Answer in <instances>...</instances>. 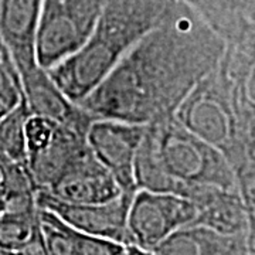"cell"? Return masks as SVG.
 Wrapping results in <instances>:
<instances>
[{
    "instance_id": "obj_1",
    "label": "cell",
    "mask_w": 255,
    "mask_h": 255,
    "mask_svg": "<svg viewBox=\"0 0 255 255\" xmlns=\"http://www.w3.org/2000/svg\"><path fill=\"white\" fill-rule=\"evenodd\" d=\"M224 46L187 4L169 0L159 24L78 105L97 119L139 125L170 118L217 65Z\"/></svg>"
},
{
    "instance_id": "obj_2",
    "label": "cell",
    "mask_w": 255,
    "mask_h": 255,
    "mask_svg": "<svg viewBox=\"0 0 255 255\" xmlns=\"http://www.w3.org/2000/svg\"><path fill=\"white\" fill-rule=\"evenodd\" d=\"M173 118L227 159L238 194L255 214V47L224 46Z\"/></svg>"
},
{
    "instance_id": "obj_3",
    "label": "cell",
    "mask_w": 255,
    "mask_h": 255,
    "mask_svg": "<svg viewBox=\"0 0 255 255\" xmlns=\"http://www.w3.org/2000/svg\"><path fill=\"white\" fill-rule=\"evenodd\" d=\"M133 176L137 190L172 193L184 199L193 186H216L238 193L227 159L173 117L146 125Z\"/></svg>"
},
{
    "instance_id": "obj_4",
    "label": "cell",
    "mask_w": 255,
    "mask_h": 255,
    "mask_svg": "<svg viewBox=\"0 0 255 255\" xmlns=\"http://www.w3.org/2000/svg\"><path fill=\"white\" fill-rule=\"evenodd\" d=\"M169 0H105L84 46L47 73L57 87L80 104L102 82L132 47L156 27Z\"/></svg>"
},
{
    "instance_id": "obj_5",
    "label": "cell",
    "mask_w": 255,
    "mask_h": 255,
    "mask_svg": "<svg viewBox=\"0 0 255 255\" xmlns=\"http://www.w3.org/2000/svg\"><path fill=\"white\" fill-rule=\"evenodd\" d=\"M105 0H43L37 20L34 55L48 71L77 53L91 36Z\"/></svg>"
},
{
    "instance_id": "obj_6",
    "label": "cell",
    "mask_w": 255,
    "mask_h": 255,
    "mask_svg": "<svg viewBox=\"0 0 255 255\" xmlns=\"http://www.w3.org/2000/svg\"><path fill=\"white\" fill-rule=\"evenodd\" d=\"M194 217V204L182 196L136 190L128 210L130 244L152 251L176 230L190 226Z\"/></svg>"
},
{
    "instance_id": "obj_7",
    "label": "cell",
    "mask_w": 255,
    "mask_h": 255,
    "mask_svg": "<svg viewBox=\"0 0 255 255\" xmlns=\"http://www.w3.org/2000/svg\"><path fill=\"white\" fill-rule=\"evenodd\" d=\"M146 125L118 119H95L85 135L94 156L112 174L122 193L135 194L133 164Z\"/></svg>"
},
{
    "instance_id": "obj_8",
    "label": "cell",
    "mask_w": 255,
    "mask_h": 255,
    "mask_svg": "<svg viewBox=\"0 0 255 255\" xmlns=\"http://www.w3.org/2000/svg\"><path fill=\"white\" fill-rule=\"evenodd\" d=\"M132 197L133 194L121 193L117 199L107 203L75 204L58 200L47 191L38 190L36 203L38 209L54 213L64 223L78 231L127 246L130 244L127 219Z\"/></svg>"
},
{
    "instance_id": "obj_9",
    "label": "cell",
    "mask_w": 255,
    "mask_h": 255,
    "mask_svg": "<svg viewBox=\"0 0 255 255\" xmlns=\"http://www.w3.org/2000/svg\"><path fill=\"white\" fill-rule=\"evenodd\" d=\"M23 101L30 115L43 117L58 125L87 135L95 117L64 94L46 70L36 65L31 71L20 77Z\"/></svg>"
},
{
    "instance_id": "obj_10",
    "label": "cell",
    "mask_w": 255,
    "mask_h": 255,
    "mask_svg": "<svg viewBox=\"0 0 255 255\" xmlns=\"http://www.w3.org/2000/svg\"><path fill=\"white\" fill-rule=\"evenodd\" d=\"M43 191L58 200L75 204L107 203L122 193L112 174L101 164L91 149L77 157L55 182Z\"/></svg>"
},
{
    "instance_id": "obj_11",
    "label": "cell",
    "mask_w": 255,
    "mask_h": 255,
    "mask_svg": "<svg viewBox=\"0 0 255 255\" xmlns=\"http://www.w3.org/2000/svg\"><path fill=\"white\" fill-rule=\"evenodd\" d=\"M196 207L190 226H201L221 234L254 236L255 214L250 213L237 191L216 186H193L186 197Z\"/></svg>"
},
{
    "instance_id": "obj_12",
    "label": "cell",
    "mask_w": 255,
    "mask_h": 255,
    "mask_svg": "<svg viewBox=\"0 0 255 255\" xmlns=\"http://www.w3.org/2000/svg\"><path fill=\"white\" fill-rule=\"evenodd\" d=\"M226 46L255 47V0H180Z\"/></svg>"
},
{
    "instance_id": "obj_13",
    "label": "cell",
    "mask_w": 255,
    "mask_h": 255,
    "mask_svg": "<svg viewBox=\"0 0 255 255\" xmlns=\"http://www.w3.org/2000/svg\"><path fill=\"white\" fill-rule=\"evenodd\" d=\"M43 0H0V37L20 77L37 65L34 37Z\"/></svg>"
},
{
    "instance_id": "obj_14",
    "label": "cell",
    "mask_w": 255,
    "mask_h": 255,
    "mask_svg": "<svg viewBox=\"0 0 255 255\" xmlns=\"http://www.w3.org/2000/svg\"><path fill=\"white\" fill-rule=\"evenodd\" d=\"M155 255H255L254 236L221 234L201 226H186L152 250Z\"/></svg>"
},
{
    "instance_id": "obj_15",
    "label": "cell",
    "mask_w": 255,
    "mask_h": 255,
    "mask_svg": "<svg viewBox=\"0 0 255 255\" xmlns=\"http://www.w3.org/2000/svg\"><path fill=\"white\" fill-rule=\"evenodd\" d=\"M88 149L84 135L57 124L51 136L43 145L27 152V169L37 191L47 190Z\"/></svg>"
},
{
    "instance_id": "obj_16",
    "label": "cell",
    "mask_w": 255,
    "mask_h": 255,
    "mask_svg": "<svg viewBox=\"0 0 255 255\" xmlns=\"http://www.w3.org/2000/svg\"><path fill=\"white\" fill-rule=\"evenodd\" d=\"M38 226L48 255H119L124 244L75 230L54 213L38 209Z\"/></svg>"
},
{
    "instance_id": "obj_17",
    "label": "cell",
    "mask_w": 255,
    "mask_h": 255,
    "mask_svg": "<svg viewBox=\"0 0 255 255\" xmlns=\"http://www.w3.org/2000/svg\"><path fill=\"white\" fill-rule=\"evenodd\" d=\"M30 115L24 101L0 117V153L27 166L24 124Z\"/></svg>"
},
{
    "instance_id": "obj_18",
    "label": "cell",
    "mask_w": 255,
    "mask_h": 255,
    "mask_svg": "<svg viewBox=\"0 0 255 255\" xmlns=\"http://www.w3.org/2000/svg\"><path fill=\"white\" fill-rule=\"evenodd\" d=\"M37 211L14 213L3 211L0 214V247L17 253L26 246L38 226Z\"/></svg>"
},
{
    "instance_id": "obj_19",
    "label": "cell",
    "mask_w": 255,
    "mask_h": 255,
    "mask_svg": "<svg viewBox=\"0 0 255 255\" xmlns=\"http://www.w3.org/2000/svg\"><path fill=\"white\" fill-rule=\"evenodd\" d=\"M23 101L21 80L9 48L0 37V105L4 110L16 107Z\"/></svg>"
},
{
    "instance_id": "obj_20",
    "label": "cell",
    "mask_w": 255,
    "mask_h": 255,
    "mask_svg": "<svg viewBox=\"0 0 255 255\" xmlns=\"http://www.w3.org/2000/svg\"><path fill=\"white\" fill-rule=\"evenodd\" d=\"M16 255H48L47 254L44 240L40 231V226H37L34 234L28 240V243L23 248H20Z\"/></svg>"
},
{
    "instance_id": "obj_21",
    "label": "cell",
    "mask_w": 255,
    "mask_h": 255,
    "mask_svg": "<svg viewBox=\"0 0 255 255\" xmlns=\"http://www.w3.org/2000/svg\"><path fill=\"white\" fill-rule=\"evenodd\" d=\"M119 255H155L152 251H147V250H143L140 247L135 246V244H127L124 246L122 251Z\"/></svg>"
},
{
    "instance_id": "obj_22",
    "label": "cell",
    "mask_w": 255,
    "mask_h": 255,
    "mask_svg": "<svg viewBox=\"0 0 255 255\" xmlns=\"http://www.w3.org/2000/svg\"><path fill=\"white\" fill-rule=\"evenodd\" d=\"M0 255H16V253L10 251V250H6L3 247H0Z\"/></svg>"
},
{
    "instance_id": "obj_23",
    "label": "cell",
    "mask_w": 255,
    "mask_h": 255,
    "mask_svg": "<svg viewBox=\"0 0 255 255\" xmlns=\"http://www.w3.org/2000/svg\"><path fill=\"white\" fill-rule=\"evenodd\" d=\"M4 207H6V203H4V199H3L1 193H0V214L4 211Z\"/></svg>"
},
{
    "instance_id": "obj_24",
    "label": "cell",
    "mask_w": 255,
    "mask_h": 255,
    "mask_svg": "<svg viewBox=\"0 0 255 255\" xmlns=\"http://www.w3.org/2000/svg\"><path fill=\"white\" fill-rule=\"evenodd\" d=\"M6 111H7V110H4V108H1V107H0V117H1V115H3V114L6 112Z\"/></svg>"
},
{
    "instance_id": "obj_25",
    "label": "cell",
    "mask_w": 255,
    "mask_h": 255,
    "mask_svg": "<svg viewBox=\"0 0 255 255\" xmlns=\"http://www.w3.org/2000/svg\"><path fill=\"white\" fill-rule=\"evenodd\" d=\"M0 107H1V105H0ZM1 108H3V107H1Z\"/></svg>"
}]
</instances>
